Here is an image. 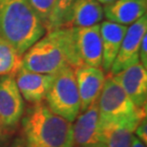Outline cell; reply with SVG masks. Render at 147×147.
I'll return each instance as SVG.
<instances>
[{
	"label": "cell",
	"instance_id": "4fadbf2b",
	"mask_svg": "<svg viewBox=\"0 0 147 147\" xmlns=\"http://www.w3.org/2000/svg\"><path fill=\"white\" fill-rule=\"evenodd\" d=\"M146 10L147 0H115L104 5L103 13L109 21L128 27L145 16Z\"/></svg>",
	"mask_w": 147,
	"mask_h": 147
},
{
	"label": "cell",
	"instance_id": "9c48e42d",
	"mask_svg": "<svg viewBox=\"0 0 147 147\" xmlns=\"http://www.w3.org/2000/svg\"><path fill=\"white\" fill-rule=\"evenodd\" d=\"M75 76L80 98V113H82L98 99L106 78L101 68L86 64H81L76 68Z\"/></svg>",
	"mask_w": 147,
	"mask_h": 147
},
{
	"label": "cell",
	"instance_id": "44dd1931",
	"mask_svg": "<svg viewBox=\"0 0 147 147\" xmlns=\"http://www.w3.org/2000/svg\"><path fill=\"white\" fill-rule=\"evenodd\" d=\"M139 59L140 63L144 68H147V34L143 36L142 43H140L139 51Z\"/></svg>",
	"mask_w": 147,
	"mask_h": 147
},
{
	"label": "cell",
	"instance_id": "ac0fdd59",
	"mask_svg": "<svg viewBox=\"0 0 147 147\" xmlns=\"http://www.w3.org/2000/svg\"><path fill=\"white\" fill-rule=\"evenodd\" d=\"M73 1L74 0H55L48 25L46 27L47 32L67 25L70 8Z\"/></svg>",
	"mask_w": 147,
	"mask_h": 147
},
{
	"label": "cell",
	"instance_id": "7c38bea8",
	"mask_svg": "<svg viewBox=\"0 0 147 147\" xmlns=\"http://www.w3.org/2000/svg\"><path fill=\"white\" fill-rule=\"evenodd\" d=\"M53 78L54 74L34 73L22 67L14 76L23 99L33 104L42 102L46 98Z\"/></svg>",
	"mask_w": 147,
	"mask_h": 147
},
{
	"label": "cell",
	"instance_id": "7a4b0ae2",
	"mask_svg": "<svg viewBox=\"0 0 147 147\" xmlns=\"http://www.w3.org/2000/svg\"><path fill=\"white\" fill-rule=\"evenodd\" d=\"M47 33L29 0H0V40L23 55Z\"/></svg>",
	"mask_w": 147,
	"mask_h": 147
},
{
	"label": "cell",
	"instance_id": "d6986e66",
	"mask_svg": "<svg viewBox=\"0 0 147 147\" xmlns=\"http://www.w3.org/2000/svg\"><path fill=\"white\" fill-rule=\"evenodd\" d=\"M29 2L46 28L55 0H29Z\"/></svg>",
	"mask_w": 147,
	"mask_h": 147
},
{
	"label": "cell",
	"instance_id": "6da1fadb",
	"mask_svg": "<svg viewBox=\"0 0 147 147\" xmlns=\"http://www.w3.org/2000/svg\"><path fill=\"white\" fill-rule=\"evenodd\" d=\"M81 64L71 26L47 32L22 55V68L40 74H55L65 66L76 69Z\"/></svg>",
	"mask_w": 147,
	"mask_h": 147
},
{
	"label": "cell",
	"instance_id": "52a82bcc",
	"mask_svg": "<svg viewBox=\"0 0 147 147\" xmlns=\"http://www.w3.org/2000/svg\"><path fill=\"white\" fill-rule=\"evenodd\" d=\"M24 115V100L14 76H0V121L6 130L18 124Z\"/></svg>",
	"mask_w": 147,
	"mask_h": 147
},
{
	"label": "cell",
	"instance_id": "ffe728a7",
	"mask_svg": "<svg viewBox=\"0 0 147 147\" xmlns=\"http://www.w3.org/2000/svg\"><path fill=\"white\" fill-rule=\"evenodd\" d=\"M134 135L138 139H140L143 143L146 144L147 142V121H146V117L144 119H142L140 121L139 124L137 125L136 129L134 130Z\"/></svg>",
	"mask_w": 147,
	"mask_h": 147
},
{
	"label": "cell",
	"instance_id": "cb8c5ba5",
	"mask_svg": "<svg viewBox=\"0 0 147 147\" xmlns=\"http://www.w3.org/2000/svg\"><path fill=\"white\" fill-rule=\"evenodd\" d=\"M96 1H98L101 5H102V4H103V5H106V4H109V3L115 1V0H96Z\"/></svg>",
	"mask_w": 147,
	"mask_h": 147
},
{
	"label": "cell",
	"instance_id": "3957f363",
	"mask_svg": "<svg viewBox=\"0 0 147 147\" xmlns=\"http://www.w3.org/2000/svg\"><path fill=\"white\" fill-rule=\"evenodd\" d=\"M23 147H73V123L54 114L46 104H34L22 119Z\"/></svg>",
	"mask_w": 147,
	"mask_h": 147
},
{
	"label": "cell",
	"instance_id": "603a6c76",
	"mask_svg": "<svg viewBox=\"0 0 147 147\" xmlns=\"http://www.w3.org/2000/svg\"><path fill=\"white\" fill-rule=\"evenodd\" d=\"M130 147H146V144L143 143L140 139H138L133 133V135H132V139H131V146Z\"/></svg>",
	"mask_w": 147,
	"mask_h": 147
},
{
	"label": "cell",
	"instance_id": "9a60e30c",
	"mask_svg": "<svg viewBox=\"0 0 147 147\" xmlns=\"http://www.w3.org/2000/svg\"><path fill=\"white\" fill-rule=\"evenodd\" d=\"M104 17L103 7L96 0H74L66 26L91 27L99 24Z\"/></svg>",
	"mask_w": 147,
	"mask_h": 147
},
{
	"label": "cell",
	"instance_id": "e0dca14e",
	"mask_svg": "<svg viewBox=\"0 0 147 147\" xmlns=\"http://www.w3.org/2000/svg\"><path fill=\"white\" fill-rule=\"evenodd\" d=\"M22 67V55L10 44L0 40V76H16Z\"/></svg>",
	"mask_w": 147,
	"mask_h": 147
},
{
	"label": "cell",
	"instance_id": "5bb4252c",
	"mask_svg": "<svg viewBox=\"0 0 147 147\" xmlns=\"http://www.w3.org/2000/svg\"><path fill=\"white\" fill-rule=\"evenodd\" d=\"M127 28V26L117 24L109 20L102 21L101 24H99L102 43L101 69L105 72L110 71Z\"/></svg>",
	"mask_w": 147,
	"mask_h": 147
},
{
	"label": "cell",
	"instance_id": "7402d4cb",
	"mask_svg": "<svg viewBox=\"0 0 147 147\" xmlns=\"http://www.w3.org/2000/svg\"><path fill=\"white\" fill-rule=\"evenodd\" d=\"M7 130L3 126L0 121V147H6V142H7Z\"/></svg>",
	"mask_w": 147,
	"mask_h": 147
},
{
	"label": "cell",
	"instance_id": "8992f818",
	"mask_svg": "<svg viewBox=\"0 0 147 147\" xmlns=\"http://www.w3.org/2000/svg\"><path fill=\"white\" fill-rule=\"evenodd\" d=\"M146 34L147 16L145 14L138 21L128 26L117 55L110 68L111 76L116 75L140 62V46Z\"/></svg>",
	"mask_w": 147,
	"mask_h": 147
},
{
	"label": "cell",
	"instance_id": "30bf717a",
	"mask_svg": "<svg viewBox=\"0 0 147 147\" xmlns=\"http://www.w3.org/2000/svg\"><path fill=\"white\" fill-rule=\"evenodd\" d=\"M138 108L145 109L147 70L140 62L112 76Z\"/></svg>",
	"mask_w": 147,
	"mask_h": 147
},
{
	"label": "cell",
	"instance_id": "277c9868",
	"mask_svg": "<svg viewBox=\"0 0 147 147\" xmlns=\"http://www.w3.org/2000/svg\"><path fill=\"white\" fill-rule=\"evenodd\" d=\"M99 126L128 124L135 127L146 117V108L135 105L113 76L105 78L98 99Z\"/></svg>",
	"mask_w": 147,
	"mask_h": 147
},
{
	"label": "cell",
	"instance_id": "2e32d148",
	"mask_svg": "<svg viewBox=\"0 0 147 147\" xmlns=\"http://www.w3.org/2000/svg\"><path fill=\"white\" fill-rule=\"evenodd\" d=\"M105 147H130L135 127L128 124L100 126Z\"/></svg>",
	"mask_w": 147,
	"mask_h": 147
},
{
	"label": "cell",
	"instance_id": "5b68a950",
	"mask_svg": "<svg viewBox=\"0 0 147 147\" xmlns=\"http://www.w3.org/2000/svg\"><path fill=\"white\" fill-rule=\"evenodd\" d=\"M45 99L46 105L54 114L72 123L75 121L80 113V98L75 69L65 66L54 74Z\"/></svg>",
	"mask_w": 147,
	"mask_h": 147
},
{
	"label": "cell",
	"instance_id": "8fae6325",
	"mask_svg": "<svg viewBox=\"0 0 147 147\" xmlns=\"http://www.w3.org/2000/svg\"><path fill=\"white\" fill-rule=\"evenodd\" d=\"M76 48L83 64L101 68L102 43L99 24L91 27H74Z\"/></svg>",
	"mask_w": 147,
	"mask_h": 147
},
{
	"label": "cell",
	"instance_id": "d4e9b609",
	"mask_svg": "<svg viewBox=\"0 0 147 147\" xmlns=\"http://www.w3.org/2000/svg\"><path fill=\"white\" fill-rule=\"evenodd\" d=\"M11 147H23V145H22V142H20V140H16V142H13V144Z\"/></svg>",
	"mask_w": 147,
	"mask_h": 147
},
{
	"label": "cell",
	"instance_id": "ba28073f",
	"mask_svg": "<svg viewBox=\"0 0 147 147\" xmlns=\"http://www.w3.org/2000/svg\"><path fill=\"white\" fill-rule=\"evenodd\" d=\"M73 125V147H105L98 122V100L78 116Z\"/></svg>",
	"mask_w": 147,
	"mask_h": 147
}]
</instances>
